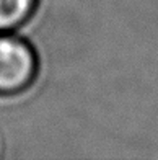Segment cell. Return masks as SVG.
Masks as SVG:
<instances>
[{
	"label": "cell",
	"instance_id": "cell-2",
	"mask_svg": "<svg viewBox=\"0 0 158 160\" xmlns=\"http://www.w3.org/2000/svg\"><path fill=\"white\" fill-rule=\"evenodd\" d=\"M38 0H0V33L20 26L34 12Z\"/></svg>",
	"mask_w": 158,
	"mask_h": 160
},
{
	"label": "cell",
	"instance_id": "cell-1",
	"mask_svg": "<svg viewBox=\"0 0 158 160\" xmlns=\"http://www.w3.org/2000/svg\"><path fill=\"white\" fill-rule=\"evenodd\" d=\"M38 59L33 48L15 36L0 34V95H17L33 83Z\"/></svg>",
	"mask_w": 158,
	"mask_h": 160
}]
</instances>
